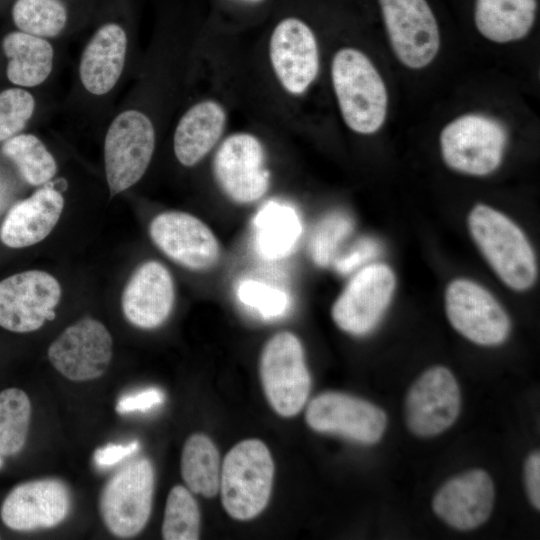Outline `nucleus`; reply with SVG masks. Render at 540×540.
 <instances>
[{"label": "nucleus", "mask_w": 540, "mask_h": 540, "mask_svg": "<svg viewBox=\"0 0 540 540\" xmlns=\"http://www.w3.org/2000/svg\"><path fill=\"white\" fill-rule=\"evenodd\" d=\"M20 31L41 38L55 37L67 22V10L60 0H17L12 8Z\"/></svg>", "instance_id": "obj_30"}, {"label": "nucleus", "mask_w": 540, "mask_h": 540, "mask_svg": "<svg viewBox=\"0 0 540 540\" xmlns=\"http://www.w3.org/2000/svg\"><path fill=\"white\" fill-rule=\"evenodd\" d=\"M468 228L480 252L508 287L525 291L535 282L534 251L523 231L505 214L484 204L468 215Z\"/></svg>", "instance_id": "obj_1"}, {"label": "nucleus", "mask_w": 540, "mask_h": 540, "mask_svg": "<svg viewBox=\"0 0 540 540\" xmlns=\"http://www.w3.org/2000/svg\"><path fill=\"white\" fill-rule=\"evenodd\" d=\"M379 251L377 241L364 237L335 260V268L341 274H348L377 256Z\"/></svg>", "instance_id": "obj_35"}, {"label": "nucleus", "mask_w": 540, "mask_h": 540, "mask_svg": "<svg viewBox=\"0 0 540 540\" xmlns=\"http://www.w3.org/2000/svg\"><path fill=\"white\" fill-rule=\"evenodd\" d=\"M269 56L277 80L291 95L303 94L318 75L315 35L298 18H285L275 26L269 41Z\"/></svg>", "instance_id": "obj_16"}, {"label": "nucleus", "mask_w": 540, "mask_h": 540, "mask_svg": "<svg viewBox=\"0 0 540 540\" xmlns=\"http://www.w3.org/2000/svg\"><path fill=\"white\" fill-rule=\"evenodd\" d=\"M353 228L351 218L342 212L327 215L315 228L309 250L313 261L319 266L328 265L340 243Z\"/></svg>", "instance_id": "obj_32"}, {"label": "nucleus", "mask_w": 540, "mask_h": 540, "mask_svg": "<svg viewBox=\"0 0 540 540\" xmlns=\"http://www.w3.org/2000/svg\"><path fill=\"white\" fill-rule=\"evenodd\" d=\"M524 480L528 498L532 505L540 508V454H530L524 466Z\"/></svg>", "instance_id": "obj_38"}, {"label": "nucleus", "mask_w": 540, "mask_h": 540, "mask_svg": "<svg viewBox=\"0 0 540 540\" xmlns=\"http://www.w3.org/2000/svg\"><path fill=\"white\" fill-rule=\"evenodd\" d=\"M506 142L504 127L482 114L462 115L447 124L440 134L446 165L473 176L488 175L499 167Z\"/></svg>", "instance_id": "obj_4"}, {"label": "nucleus", "mask_w": 540, "mask_h": 540, "mask_svg": "<svg viewBox=\"0 0 540 540\" xmlns=\"http://www.w3.org/2000/svg\"><path fill=\"white\" fill-rule=\"evenodd\" d=\"M460 407V389L454 375L443 366L431 367L407 393V426L419 437L438 435L456 421Z\"/></svg>", "instance_id": "obj_14"}, {"label": "nucleus", "mask_w": 540, "mask_h": 540, "mask_svg": "<svg viewBox=\"0 0 540 540\" xmlns=\"http://www.w3.org/2000/svg\"><path fill=\"white\" fill-rule=\"evenodd\" d=\"M34 109L35 100L28 91L9 88L0 92V142L22 131Z\"/></svg>", "instance_id": "obj_33"}, {"label": "nucleus", "mask_w": 540, "mask_h": 540, "mask_svg": "<svg viewBox=\"0 0 540 540\" xmlns=\"http://www.w3.org/2000/svg\"><path fill=\"white\" fill-rule=\"evenodd\" d=\"M2 152L16 165L20 175L30 185L45 184L57 172L53 155L33 134H17L5 140Z\"/></svg>", "instance_id": "obj_28"}, {"label": "nucleus", "mask_w": 540, "mask_h": 540, "mask_svg": "<svg viewBox=\"0 0 540 540\" xmlns=\"http://www.w3.org/2000/svg\"><path fill=\"white\" fill-rule=\"evenodd\" d=\"M139 448V442L133 441L128 444L109 443L98 448L93 455L94 463L101 468L111 467L126 457L135 453Z\"/></svg>", "instance_id": "obj_37"}, {"label": "nucleus", "mask_w": 540, "mask_h": 540, "mask_svg": "<svg viewBox=\"0 0 540 540\" xmlns=\"http://www.w3.org/2000/svg\"><path fill=\"white\" fill-rule=\"evenodd\" d=\"M64 207L60 192L43 187L16 203L1 226L0 240L10 248H24L44 240L54 229Z\"/></svg>", "instance_id": "obj_21"}, {"label": "nucleus", "mask_w": 540, "mask_h": 540, "mask_svg": "<svg viewBox=\"0 0 540 540\" xmlns=\"http://www.w3.org/2000/svg\"><path fill=\"white\" fill-rule=\"evenodd\" d=\"M154 468L147 458L122 466L102 489L99 509L107 529L115 536L137 535L147 524L154 492Z\"/></svg>", "instance_id": "obj_6"}, {"label": "nucleus", "mask_w": 540, "mask_h": 540, "mask_svg": "<svg viewBox=\"0 0 540 540\" xmlns=\"http://www.w3.org/2000/svg\"><path fill=\"white\" fill-rule=\"evenodd\" d=\"M154 149L155 130L146 114L130 109L113 119L104 141L105 173L111 197L142 178Z\"/></svg>", "instance_id": "obj_5"}, {"label": "nucleus", "mask_w": 540, "mask_h": 540, "mask_svg": "<svg viewBox=\"0 0 540 540\" xmlns=\"http://www.w3.org/2000/svg\"><path fill=\"white\" fill-rule=\"evenodd\" d=\"M241 1L248 2V3H259V2H262L264 0H241Z\"/></svg>", "instance_id": "obj_39"}, {"label": "nucleus", "mask_w": 540, "mask_h": 540, "mask_svg": "<svg viewBox=\"0 0 540 540\" xmlns=\"http://www.w3.org/2000/svg\"><path fill=\"white\" fill-rule=\"evenodd\" d=\"M495 501L490 475L473 469L445 482L434 496L435 514L457 530H472L489 518Z\"/></svg>", "instance_id": "obj_19"}, {"label": "nucleus", "mask_w": 540, "mask_h": 540, "mask_svg": "<svg viewBox=\"0 0 540 540\" xmlns=\"http://www.w3.org/2000/svg\"><path fill=\"white\" fill-rule=\"evenodd\" d=\"M224 107L215 100H203L180 118L173 138L177 160L186 167L200 162L215 146L226 125Z\"/></svg>", "instance_id": "obj_23"}, {"label": "nucleus", "mask_w": 540, "mask_h": 540, "mask_svg": "<svg viewBox=\"0 0 540 540\" xmlns=\"http://www.w3.org/2000/svg\"><path fill=\"white\" fill-rule=\"evenodd\" d=\"M445 310L453 328L475 344L496 346L510 333L506 311L487 289L474 281L453 280L445 292Z\"/></svg>", "instance_id": "obj_8"}, {"label": "nucleus", "mask_w": 540, "mask_h": 540, "mask_svg": "<svg viewBox=\"0 0 540 540\" xmlns=\"http://www.w3.org/2000/svg\"><path fill=\"white\" fill-rule=\"evenodd\" d=\"M331 79L346 125L359 134L378 131L386 118L388 97L371 60L358 49L342 48L333 57Z\"/></svg>", "instance_id": "obj_2"}, {"label": "nucleus", "mask_w": 540, "mask_h": 540, "mask_svg": "<svg viewBox=\"0 0 540 540\" xmlns=\"http://www.w3.org/2000/svg\"><path fill=\"white\" fill-rule=\"evenodd\" d=\"M213 172L219 187L236 203L254 202L269 187L264 147L250 133H234L222 142L213 160Z\"/></svg>", "instance_id": "obj_11"}, {"label": "nucleus", "mask_w": 540, "mask_h": 540, "mask_svg": "<svg viewBox=\"0 0 540 540\" xmlns=\"http://www.w3.org/2000/svg\"><path fill=\"white\" fill-rule=\"evenodd\" d=\"M2 49L8 58L7 78L15 85L38 86L52 71L54 51L45 38L14 31L3 38Z\"/></svg>", "instance_id": "obj_25"}, {"label": "nucleus", "mask_w": 540, "mask_h": 540, "mask_svg": "<svg viewBox=\"0 0 540 540\" xmlns=\"http://www.w3.org/2000/svg\"><path fill=\"white\" fill-rule=\"evenodd\" d=\"M536 11V0H476L474 20L485 38L507 43L529 33Z\"/></svg>", "instance_id": "obj_24"}, {"label": "nucleus", "mask_w": 540, "mask_h": 540, "mask_svg": "<svg viewBox=\"0 0 540 540\" xmlns=\"http://www.w3.org/2000/svg\"><path fill=\"white\" fill-rule=\"evenodd\" d=\"M254 228L256 250L267 260L289 255L302 233V224L294 208L273 201L257 212Z\"/></svg>", "instance_id": "obj_26"}, {"label": "nucleus", "mask_w": 540, "mask_h": 540, "mask_svg": "<svg viewBox=\"0 0 540 540\" xmlns=\"http://www.w3.org/2000/svg\"><path fill=\"white\" fill-rule=\"evenodd\" d=\"M71 497L58 479H40L16 486L1 506L3 523L12 530L32 531L60 524L69 514Z\"/></svg>", "instance_id": "obj_18"}, {"label": "nucleus", "mask_w": 540, "mask_h": 540, "mask_svg": "<svg viewBox=\"0 0 540 540\" xmlns=\"http://www.w3.org/2000/svg\"><path fill=\"white\" fill-rule=\"evenodd\" d=\"M149 234L167 257L185 268L206 270L218 261L217 238L205 223L189 213L168 211L157 215L150 223Z\"/></svg>", "instance_id": "obj_17"}, {"label": "nucleus", "mask_w": 540, "mask_h": 540, "mask_svg": "<svg viewBox=\"0 0 540 540\" xmlns=\"http://www.w3.org/2000/svg\"><path fill=\"white\" fill-rule=\"evenodd\" d=\"M220 456L212 440L201 433L191 435L181 456V475L188 489L211 498L219 491Z\"/></svg>", "instance_id": "obj_27"}, {"label": "nucleus", "mask_w": 540, "mask_h": 540, "mask_svg": "<svg viewBox=\"0 0 540 540\" xmlns=\"http://www.w3.org/2000/svg\"><path fill=\"white\" fill-rule=\"evenodd\" d=\"M3 465V460H2V456L0 455V468L2 467Z\"/></svg>", "instance_id": "obj_40"}, {"label": "nucleus", "mask_w": 540, "mask_h": 540, "mask_svg": "<svg viewBox=\"0 0 540 540\" xmlns=\"http://www.w3.org/2000/svg\"><path fill=\"white\" fill-rule=\"evenodd\" d=\"M113 353V340L98 320L85 317L67 327L49 346L48 359L65 378L89 381L102 376Z\"/></svg>", "instance_id": "obj_12"}, {"label": "nucleus", "mask_w": 540, "mask_h": 540, "mask_svg": "<svg viewBox=\"0 0 540 540\" xmlns=\"http://www.w3.org/2000/svg\"><path fill=\"white\" fill-rule=\"evenodd\" d=\"M237 297L244 305L267 319L282 316L290 305V299L284 291L252 279L239 283Z\"/></svg>", "instance_id": "obj_34"}, {"label": "nucleus", "mask_w": 540, "mask_h": 540, "mask_svg": "<svg viewBox=\"0 0 540 540\" xmlns=\"http://www.w3.org/2000/svg\"><path fill=\"white\" fill-rule=\"evenodd\" d=\"M164 400V394L157 388H148L140 392L124 395L116 404V411L119 414H126L135 411H147Z\"/></svg>", "instance_id": "obj_36"}, {"label": "nucleus", "mask_w": 540, "mask_h": 540, "mask_svg": "<svg viewBox=\"0 0 540 540\" xmlns=\"http://www.w3.org/2000/svg\"><path fill=\"white\" fill-rule=\"evenodd\" d=\"M392 49L405 66L430 64L440 47L436 18L426 0H378Z\"/></svg>", "instance_id": "obj_10"}, {"label": "nucleus", "mask_w": 540, "mask_h": 540, "mask_svg": "<svg viewBox=\"0 0 540 540\" xmlns=\"http://www.w3.org/2000/svg\"><path fill=\"white\" fill-rule=\"evenodd\" d=\"M31 403L27 394L17 388L0 393V455L18 453L24 446L30 423Z\"/></svg>", "instance_id": "obj_29"}, {"label": "nucleus", "mask_w": 540, "mask_h": 540, "mask_svg": "<svg viewBox=\"0 0 540 540\" xmlns=\"http://www.w3.org/2000/svg\"><path fill=\"white\" fill-rule=\"evenodd\" d=\"M274 463L258 439L239 442L226 454L220 474L221 501L237 520H250L266 507L273 482Z\"/></svg>", "instance_id": "obj_3"}, {"label": "nucleus", "mask_w": 540, "mask_h": 540, "mask_svg": "<svg viewBox=\"0 0 540 540\" xmlns=\"http://www.w3.org/2000/svg\"><path fill=\"white\" fill-rule=\"evenodd\" d=\"M127 36L116 23L101 26L83 50L79 75L84 88L93 95L110 92L125 64Z\"/></svg>", "instance_id": "obj_22"}, {"label": "nucleus", "mask_w": 540, "mask_h": 540, "mask_svg": "<svg viewBox=\"0 0 540 540\" xmlns=\"http://www.w3.org/2000/svg\"><path fill=\"white\" fill-rule=\"evenodd\" d=\"M200 512L190 491L174 486L167 497L162 523V537L166 540H195L199 538Z\"/></svg>", "instance_id": "obj_31"}, {"label": "nucleus", "mask_w": 540, "mask_h": 540, "mask_svg": "<svg viewBox=\"0 0 540 540\" xmlns=\"http://www.w3.org/2000/svg\"><path fill=\"white\" fill-rule=\"evenodd\" d=\"M61 286L40 270L14 274L0 281V326L26 333L38 330L55 317Z\"/></svg>", "instance_id": "obj_9"}, {"label": "nucleus", "mask_w": 540, "mask_h": 540, "mask_svg": "<svg viewBox=\"0 0 540 540\" xmlns=\"http://www.w3.org/2000/svg\"><path fill=\"white\" fill-rule=\"evenodd\" d=\"M175 290L169 270L158 261L141 264L128 280L121 299L122 311L132 325L154 329L169 317Z\"/></svg>", "instance_id": "obj_20"}, {"label": "nucleus", "mask_w": 540, "mask_h": 540, "mask_svg": "<svg viewBox=\"0 0 540 540\" xmlns=\"http://www.w3.org/2000/svg\"><path fill=\"white\" fill-rule=\"evenodd\" d=\"M305 419L317 432L340 435L361 444L378 442L387 423L386 414L378 406L338 392L315 397L307 407Z\"/></svg>", "instance_id": "obj_15"}, {"label": "nucleus", "mask_w": 540, "mask_h": 540, "mask_svg": "<svg viewBox=\"0 0 540 540\" xmlns=\"http://www.w3.org/2000/svg\"><path fill=\"white\" fill-rule=\"evenodd\" d=\"M260 377L269 404L281 416L291 417L304 406L310 375L299 339L291 332L274 335L260 358Z\"/></svg>", "instance_id": "obj_7"}, {"label": "nucleus", "mask_w": 540, "mask_h": 540, "mask_svg": "<svg viewBox=\"0 0 540 540\" xmlns=\"http://www.w3.org/2000/svg\"><path fill=\"white\" fill-rule=\"evenodd\" d=\"M395 284V275L385 264L362 268L334 302L331 311L334 322L350 334L368 333L388 307Z\"/></svg>", "instance_id": "obj_13"}]
</instances>
